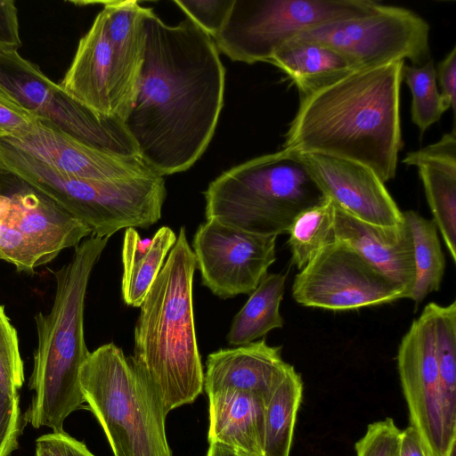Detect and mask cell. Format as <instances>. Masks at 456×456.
Returning a JSON list of instances; mask_svg holds the SVG:
<instances>
[{"label": "cell", "instance_id": "cell-1", "mask_svg": "<svg viewBox=\"0 0 456 456\" xmlns=\"http://www.w3.org/2000/svg\"><path fill=\"white\" fill-rule=\"evenodd\" d=\"M145 46L136 96L124 125L158 175L189 169L207 150L224 105L225 69L213 38L186 18L144 15Z\"/></svg>", "mask_w": 456, "mask_h": 456}, {"label": "cell", "instance_id": "cell-2", "mask_svg": "<svg viewBox=\"0 0 456 456\" xmlns=\"http://www.w3.org/2000/svg\"><path fill=\"white\" fill-rule=\"evenodd\" d=\"M404 61L356 69L302 97L283 148L353 160L386 183L402 149L400 91Z\"/></svg>", "mask_w": 456, "mask_h": 456}, {"label": "cell", "instance_id": "cell-3", "mask_svg": "<svg viewBox=\"0 0 456 456\" xmlns=\"http://www.w3.org/2000/svg\"><path fill=\"white\" fill-rule=\"evenodd\" d=\"M197 268L185 228L145 298L134 327V368L150 384L165 414L192 403L204 390L192 284Z\"/></svg>", "mask_w": 456, "mask_h": 456}, {"label": "cell", "instance_id": "cell-4", "mask_svg": "<svg viewBox=\"0 0 456 456\" xmlns=\"http://www.w3.org/2000/svg\"><path fill=\"white\" fill-rule=\"evenodd\" d=\"M108 240L92 235L75 248L69 262L53 272L51 311L35 315L37 346L29 381L33 395L24 415L35 428L62 432L68 416L85 403L79 382L80 368L90 353L84 335L85 300L91 273Z\"/></svg>", "mask_w": 456, "mask_h": 456}, {"label": "cell", "instance_id": "cell-5", "mask_svg": "<svg viewBox=\"0 0 456 456\" xmlns=\"http://www.w3.org/2000/svg\"><path fill=\"white\" fill-rule=\"evenodd\" d=\"M0 171L23 182L82 221L99 238L124 228H148L162 215L167 196L158 175L89 180L62 174L0 139Z\"/></svg>", "mask_w": 456, "mask_h": 456}, {"label": "cell", "instance_id": "cell-6", "mask_svg": "<svg viewBox=\"0 0 456 456\" xmlns=\"http://www.w3.org/2000/svg\"><path fill=\"white\" fill-rule=\"evenodd\" d=\"M206 220L264 235L288 233L295 217L323 195L286 149L224 172L204 192Z\"/></svg>", "mask_w": 456, "mask_h": 456}, {"label": "cell", "instance_id": "cell-7", "mask_svg": "<svg viewBox=\"0 0 456 456\" xmlns=\"http://www.w3.org/2000/svg\"><path fill=\"white\" fill-rule=\"evenodd\" d=\"M79 382L114 456H172L159 398L120 347L110 342L90 352Z\"/></svg>", "mask_w": 456, "mask_h": 456}, {"label": "cell", "instance_id": "cell-8", "mask_svg": "<svg viewBox=\"0 0 456 456\" xmlns=\"http://www.w3.org/2000/svg\"><path fill=\"white\" fill-rule=\"evenodd\" d=\"M379 5L372 0H233L224 27L213 40L217 50L234 61L269 62L300 33L364 16Z\"/></svg>", "mask_w": 456, "mask_h": 456}, {"label": "cell", "instance_id": "cell-9", "mask_svg": "<svg viewBox=\"0 0 456 456\" xmlns=\"http://www.w3.org/2000/svg\"><path fill=\"white\" fill-rule=\"evenodd\" d=\"M0 97L95 149L119 156H139L122 120L102 116L77 102L18 51L0 53Z\"/></svg>", "mask_w": 456, "mask_h": 456}, {"label": "cell", "instance_id": "cell-10", "mask_svg": "<svg viewBox=\"0 0 456 456\" xmlns=\"http://www.w3.org/2000/svg\"><path fill=\"white\" fill-rule=\"evenodd\" d=\"M429 30L415 12L380 4L364 16L320 25L293 39L330 46L361 69L404 60L425 63L430 53Z\"/></svg>", "mask_w": 456, "mask_h": 456}, {"label": "cell", "instance_id": "cell-11", "mask_svg": "<svg viewBox=\"0 0 456 456\" xmlns=\"http://www.w3.org/2000/svg\"><path fill=\"white\" fill-rule=\"evenodd\" d=\"M396 360L410 426L428 456H449L456 444V407L442 387L430 303L403 337Z\"/></svg>", "mask_w": 456, "mask_h": 456}, {"label": "cell", "instance_id": "cell-12", "mask_svg": "<svg viewBox=\"0 0 456 456\" xmlns=\"http://www.w3.org/2000/svg\"><path fill=\"white\" fill-rule=\"evenodd\" d=\"M292 297L304 306L348 311L406 298V292L334 239L299 270Z\"/></svg>", "mask_w": 456, "mask_h": 456}, {"label": "cell", "instance_id": "cell-13", "mask_svg": "<svg viewBox=\"0 0 456 456\" xmlns=\"http://www.w3.org/2000/svg\"><path fill=\"white\" fill-rule=\"evenodd\" d=\"M276 238L206 220L192 240L202 285L224 299L251 293L276 259Z\"/></svg>", "mask_w": 456, "mask_h": 456}, {"label": "cell", "instance_id": "cell-14", "mask_svg": "<svg viewBox=\"0 0 456 456\" xmlns=\"http://www.w3.org/2000/svg\"><path fill=\"white\" fill-rule=\"evenodd\" d=\"M290 151L323 197L346 213L380 226H393L403 221V212L385 183L367 166L321 153Z\"/></svg>", "mask_w": 456, "mask_h": 456}, {"label": "cell", "instance_id": "cell-15", "mask_svg": "<svg viewBox=\"0 0 456 456\" xmlns=\"http://www.w3.org/2000/svg\"><path fill=\"white\" fill-rule=\"evenodd\" d=\"M52 168L69 176L114 180L157 175L139 156H119L89 146L38 118L34 128L17 139H4Z\"/></svg>", "mask_w": 456, "mask_h": 456}, {"label": "cell", "instance_id": "cell-16", "mask_svg": "<svg viewBox=\"0 0 456 456\" xmlns=\"http://www.w3.org/2000/svg\"><path fill=\"white\" fill-rule=\"evenodd\" d=\"M334 239L350 247L377 271L401 286L408 298L415 279V262L412 236L404 217L396 225H375L335 205Z\"/></svg>", "mask_w": 456, "mask_h": 456}, {"label": "cell", "instance_id": "cell-17", "mask_svg": "<svg viewBox=\"0 0 456 456\" xmlns=\"http://www.w3.org/2000/svg\"><path fill=\"white\" fill-rule=\"evenodd\" d=\"M281 347L265 338L224 348L208 355L204 372L206 394L232 389L256 395L265 403L292 365L281 358Z\"/></svg>", "mask_w": 456, "mask_h": 456}, {"label": "cell", "instance_id": "cell-18", "mask_svg": "<svg viewBox=\"0 0 456 456\" xmlns=\"http://www.w3.org/2000/svg\"><path fill=\"white\" fill-rule=\"evenodd\" d=\"M4 202L9 221L34 248L41 265L91 234L86 224L31 189L4 195Z\"/></svg>", "mask_w": 456, "mask_h": 456}, {"label": "cell", "instance_id": "cell-19", "mask_svg": "<svg viewBox=\"0 0 456 456\" xmlns=\"http://www.w3.org/2000/svg\"><path fill=\"white\" fill-rule=\"evenodd\" d=\"M115 53L102 9L79 40L61 86L77 102L105 117L114 112Z\"/></svg>", "mask_w": 456, "mask_h": 456}, {"label": "cell", "instance_id": "cell-20", "mask_svg": "<svg viewBox=\"0 0 456 456\" xmlns=\"http://www.w3.org/2000/svg\"><path fill=\"white\" fill-rule=\"evenodd\" d=\"M107 30L115 53V117L124 122L134 104L144 59V15L137 1H104Z\"/></svg>", "mask_w": 456, "mask_h": 456}, {"label": "cell", "instance_id": "cell-21", "mask_svg": "<svg viewBox=\"0 0 456 456\" xmlns=\"http://www.w3.org/2000/svg\"><path fill=\"white\" fill-rule=\"evenodd\" d=\"M403 162L415 166L423 183L433 221L456 261V134L455 128L435 143L410 151Z\"/></svg>", "mask_w": 456, "mask_h": 456}, {"label": "cell", "instance_id": "cell-22", "mask_svg": "<svg viewBox=\"0 0 456 456\" xmlns=\"http://www.w3.org/2000/svg\"><path fill=\"white\" fill-rule=\"evenodd\" d=\"M208 397V441L262 456L265 402L251 394L221 389Z\"/></svg>", "mask_w": 456, "mask_h": 456}, {"label": "cell", "instance_id": "cell-23", "mask_svg": "<svg viewBox=\"0 0 456 456\" xmlns=\"http://www.w3.org/2000/svg\"><path fill=\"white\" fill-rule=\"evenodd\" d=\"M269 63L288 75L298 89L301 98L357 69L349 60L331 47L297 39L283 45Z\"/></svg>", "mask_w": 456, "mask_h": 456}, {"label": "cell", "instance_id": "cell-24", "mask_svg": "<svg viewBox=\"0 0 456 456\" xmlns=\"http://www.w3.org/2000/svg\"><path fill=\"white\" fill-rule=\"evenodd\" d=\"M176 238L175 232L168 226L160 227L151 239H142L134 228L126 229L122 247L121 282V293L126 305L140 307Z\"/></svg>", "mask_w": 456, "mask_h": 456}, {"label": "cell", "instance_id": "cell-25", "mask_svg": "<svg viewBox=\"0 0 456 456\" xmlns=\"http://www.w3.org/2000/svg\"><path fill=\"white\" fill-rule=\"evenodd\" d=\"M286 275L266 273L234 316L226 336L231 346H240L264 337L284 324L280 305L285 291Z\"/></svg>", "mask_w": 456, "mask_h": 456}, {"label": "cell", "instance_id": "cell-26", "mask_svg": "<svg viewBox=\"0 0 456 456\" xmlns=\"http://www.w3.org/2000/svg\"><path fill=\"white\" fill-rule=\"evenodd\" d=\"M302 395V379L292 366L265 403L262 456H289Z\"/></svg>", "mask_w": 456, "mask_h": 456}, {"label": "cell", "instance_id": "cell-27", "mask_svg": "<svg viewBox=\"0 0 456 456\" xmlns=\"http://www.w3.org/2000/svg\"><path fill=\"white\" fill-rule=\"evenodd\" d=\"M403 215L411 229L415 262V279L408 298L419 305L428 294L439 289L445 259L434 221L413 210Z\"/></svg>", "mask_w": 456, "mask_h": 456}, {"label": "cell", "instance_id": "cell-28", "mask_svg": "<svg viewBox=\"0 0 456 456\" xmlns=\"http://www.w3.org/2000/svg\"><path fill=\"white\" fill-rule=\"evenodd\" d=\"M335 205L323 197L300 212L288 232L291 262L304 268L329 243L334 240Z\"/></svg>", "mask_w": 456, "mask_h": 456}, {"label": "cell", "instance_id": "cell-29", "mask_svg": "<svg viewBox=\"0 0 456 456\" xmlns=\"http://www.w3.org/2000/svg\"><path fill=\"white\" fill-rule=\"evenodd\" d=\"M403 79L411 94V120L423 134L448 110L437 88L433 61L429 59L421 65L404 64Z\"/></svg>", "mask_w": 456, "mask_h": 456}, {"label": "cell", "instance_id": "cell-30", "mask_svg": "<svg viewBox=\"0 0 456 456\" xmlns=\"http://www.w3.org/2000/svg\"><path fill=\"white\" fill-rule=\"evenodd\" d=\"M436 362L442 387L456 407V302L448 305L430 303Z\"/></svg>", "mask_w": 456, "mask_h": 456}, {"label": "cell", "instance_id": "cell-31", "mask_svg": "<svg viewBox=\"0 0 456 456\" xmlns=\"http://www.w3.org/2000/svg\"><path fill=\"white\" fill-rule=\"evenodd\" d=\"M24 383L23 361L16 329L0 305V390L17 395Z\"/></svg>", "mask_w": 456, "mask_h": 456}, {"label": "cell", "instance_id": "cell-32", "mask_svg": "<svg viewBox=\"0 0 456 456\" xmlns=\"http://www.w3.org/2000/svg\"><path fill=\"white\" fill-rule=\"evenodd\" d=\"M0 260L13 265L20 273H34L40 266L37 254L29 242L9 221L0 194Z\"/></svg>", "mask_w": 456, "mask_h": 456}, {"label": "cell", "instance_id": "cell-33", "mask_svg": "<svg viewBox=\"0 0 456 456\" xmlns=\"http://www.w3.org/2000/svg\"><path fill=\"white\" fill-rule=\"evenodd\" d=\"M400 437L401 430L391 418L373 422L355 443L356 456H399Z\"/></svg>", "mask_w": 456, "mask_h": 456}, {"label": "cell", "instance_id": "cell-34", "mask_svg": "<svg viewBox=\"0 0 456 456\" xmlns=\"http://www.w3.org/2000/svg\"><path fill=\"white\" fill-rule=\"evenodd\" d=\"M174 3L213 38L224 27L233 0H174Z\"/></svg>", "mask_w": 456, "mask_h": 456}, {"label": "cell", "instance_id": "cell-35", "mask_svg": "<svg viewBox=\"0 0 456 456\" xmlns=\"http://www.w3.org/2000/svg\"><path fill=\"white\" fill-rule=\"evenodd\" d=\"M21 432L19 395L0 390V456H10L17 448Z\"/></svg>", "mask_w": 456, "mask_h": 456}, {"label": "cell", "instance_id": "cell-36", "mask_svg": "<svg viewBox=\"0 0 456 456\" xmlns=\"http://www.w3.org/2000/svg\"><path fill=\"white\" fill-rule=\"evenodd\" d=\"M38 118L0 97V139H17L29 133Z\"/></svg>", "mask_w": 456, "mask_h": 456}, {"label": "cell", "instance_id": "cell-37", "mask_svg": "<svg viewBox=\"0 0 456 456\" xmlns=\"http://www.w3.org/2000/svg\"><path fill=\"white\" fill-rule=\"evenodd\" d=\"M20 46L15 3L12 0H0V53L17 52Z\"/></svg>", "mask_w": 456, "mask_h": 456}, {"label": "cell", "instance_id": "cell-38", "mask_svg": "<svg viewBox=\"0 0 456 456\" xmlns=\"http://www.w3.org/2000/svg\"><path fill=\"white\" fill-rule=\"evenodd\" d=\"M436 80L442 89L441 95L448 109L455 110L456 102V47L437 65Z\"/></svg>", "mask_w": 456, "mask_h": 456}, {"label": "cell", "instance_id": "cell-39", "mask_svg": "<svg viewBox=\"0 0 456 456\" xmlns=\"http://www.w3.org/2000/svg\"><path fill=\"white\" fill-rule=\"evenodd\" d=\"M45 436L54 447L59 456H95L85 444L70 436L65 431L52 432Z\"/></svg>", "mask_w": 456, "mask_h": 456}, {"label": "cell", "instance_id": "cell-40", "mask_svg": "<svg viewBox=\"0 0 456 456\" xmlns=\"http://www.w3.org/2000/svg\"><path fill=\"white\" fill-rule=\"evenodd\" d=\"M399 456H428L419 434L411 426L401 430Z\"/></svg>", "mask_w": 456, "mask_h": 456}, {"label": "cell", "instance_id": "cell-41", "mask_svg": "<svg viewBox=\"0 0 456 456\" xmlns=\"http://www.w3.org/2000/svg\"><path fill=\"white\" fill-rule=\"evenodd\" d=\"M35 456H59V454L44 435L36 441Z\"/></svg>", "mask_w": 456, "mask_h": 456}, {"label": "cell", "instance_id": "cell-42", "mask_svg": "<svg viewBox=\"0 0 456 456\" xmlns=\"http://www.w3.org/2000/svg\"><path fill=\"white\" fill-rule=\"evenodd\" d=\"M206 456H248L219 444H210Z\"/></svg>", "mask_w": 456, "mask_h": 456}, {"label": "cell", "instance_id": "cell-43", "mask_svg": "<svg viewBox=\"0 0 456 456\" xmlns=\"http://www.w3.org/2000/svg\"><path fill=\"white\" fill-rule=\"evenodd\" d=\"M248 456H249V455H248Z\"/></svg>", "mask_w": 456, "mask_h": 456}]
</instances>
